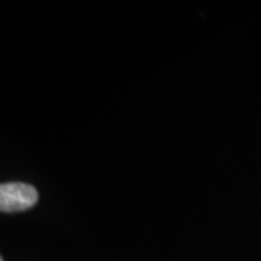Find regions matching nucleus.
I'll use <instances>...</instances> for the list:
<instances>
[{
    "label": "nucleus",
    "instance_id": "f03ea898",
    "mask_svg": "<svg viewBox=\"0 0 261 261\" xmlns=\"http://www.w3.org/2000/svg\"><path fill=\"white\" fill-rule=\"evenodd\" d=\"M0 261H4V260H3V259H2V260H0Z\"/></svg>",
    "mask_w": 261,
    "mask_h": 261
},
{
    "label": "nucleus",
    "instance_id": "f257e3e1",
    "mask_svg": "<svg viewBox=\"0 0 261 261\" xmlns=\"http://www.w3.org/2000/svg\"><path fill=\"white\" fill-rule=\"evenodd\" d=\"M39 200L37 189L25 182L11 181L0 187V210L5 213L27 211Z\"/></svg>",
    "mask_w": 261,
    "mask_h": 261
}]
</instances>
